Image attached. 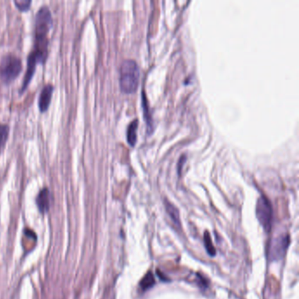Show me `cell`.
<instances>
[{"label": "cell", "instance_id": "cell-1", "mask_svg": "<svg viewBox=\"0 0 299 299\" xmlns=\"http://www.w3.org/2000/svg\"><path fill=\"white\" fill-rule=\"evenodd\" d=\"M52 25L53 20L50 8L46 6H40L36 16L34 48L28 57V68L20 90H24L26 88L34 73V68L37 64H43L46 60L48 45V32H50Z\"/></svg>", "mask_w": 299, "mask_h": 299}, {"label": "cell", "instance_id": "cell-2", "mask_svg": "<svg viewBox=\"0 0 299 299\" xmlns=\"http://www.w3.org/2000/svg\"><path fill=\"white\" fill-rule=\"evenodd\" d=\"M139 66L134 60L126 59L122 62L120 68V84L123 92H134L139 84Z\"/></svg>", "mask_w": 299, "mask_h": 299}, {"label": "cell", "instance_id": "cell-3", "mask_svg": "<svg viewBox=\"0 0 299 299\" xmlns=\"http://www.w3.org/2000/svg\"><path fill=\"white\" fill-rule=\"evenodd\" d=\"M22 60L14 54H8L0 62V76L6 82L12 81L20 73Z\"/></svg>", "mask_w": 299, "mask_h": 299}, {"label": "cell", "instance_id": "cell-4", "mask_svg": "<svg viewBox=\"0 0 299 299\" xmlns=\"http://www.w3.org/2000/svg\"><path fill=\"white\" fill-rule=\"evenodd\" d=\"M256 217L262 228L270 231L272 224V207L265 196H260L257 201Z\"/></svg>", "mask_w": 299, "mask_h": 299}, {"label": "cell", "instance_id": "cell-5", "mask_svg": "<svg viewBox=\"0 0 299 299\" xmlns=\"http://www.w3.org/2000/svg\"><path fill=\"white\" fill-rule=\"evenodd\" d=\"M290 238L288 235H280L271 240L268 256L272 260H281L288 248Z\"/></svg>", "mask_w": 299, "mask_h": 299}, {"label": "cell", "instance_id": "cell-6", "mask_svg": "<svg viewBox=\"0 0 299 299\" xmlns=\"http://www.w3.org/2000/svg\"><path fill=\"white\" fill-rule=\"evenodd\" d=\"M54 86L51 84H46L43 87L39 96V108L40 112H45L48 108L52 94H53Z\"/></svg>", "mask_w": 299, "mask_h": 299}, {"label": "cell", "instance_id": "cell-7", "mask_svg": "<svg viewBox=\"0 0 299 299\" xmlns=\"http://www.w3.org/2000/svg\"><path fill=\"white\" fill-rule=\"evenodd\" d=\"M36 204H37V206L40 210V212H42V214H45L50 209V190L48 189L46 187L43 188L40 192L37 198H36Z\"/></svg>", "mask_w": 299, "mask_h": 299}, {"label": "cell", "instance_id": "cell-8", "mask_svg": "<svg viewBox=\"0 0 299 299\" xmlns=\"http://www.w3.org/2000/svg\"><path fill=\"white\" fill-rule=\"evenodd\" d=\"M138 120H132L130 125H129L128 128V140L130 145L134 146L136 142V140H137V128H138Z\"/></svg>", "mask_w": 299, "mask_h": 299}, {"label": "cell", "instance_id": "cell-9", "mask_svg": "<svg viewBox=\"0 0 299 299\" xmlns=\"http://www.w3.org/2000/svg\"><path fill=\"white\" fill-rule=\"evenodd\" d=\"M9 134V126L4 124H0V152L3 150L4 144L8 140Z\"/></svg>", "mask_w": 299, "mask_h": 299}, {"label": "cell", "instance_id": "cell-10", "mask_svg": "<svg viewBox=\"0 0 299 299\" xmlns=\"http://www.w3.org/2000/svg\"><path fill=\"white\" fill-rule=\"evenodd\" d=\"M166 209H167L168 214L171 218V220H173L174 224L178 226L179 224V214H178V209L170 203H167Z\"/></svg>", "mask_w": 299, "mask_h": 299}, {"label": "cell", "instance_id": "cell-11", "mask_svg": "<svg viewBox=\"0 0 299 299\" xmlns=\"http://www.w3.org/2000/svg\"><path fill=\"white\" fill-rule=\"evenodd\" d=\"M154 284V278L153 274H151L150 272H148L144 276L142 281L140 282V286L142 287L143 290H146V288H150V287H152Z\"/></svg>", "mask_w": 299, "mask_h": 299}, {"label": "cell", "instance_id": "cell-12", "mask_svg": "<svg viewBox=\"0 0 299 299\" xmlns=\"http://www.w3.org/2000/svg\"><path fill=\"white\" fill-rule=\"evenodd\" d=\"M14 4L20 10L26 11L28 9L31 4V0H15Z\"/></svg>", "mask_w": 299, "mask_h": 299}, {"label": "cell", "instance_id": "cell-13", "mask_svg": "<svg viewBox=\"0 0 299 299\" xmlns=\"http://www.w3.org/2000/svg\"><path fill=\"white\" fill-rule=\"evenodd\" d=\"M204 242H206L204 244H206V246L208 253L210 254V256H214L216 254V251L214 250V246L212 245L210 236H209V234H207V232L206 234V236H204Z\"/></svg>", "mask_w": 299, "mask_h": 299}]
</instances>
